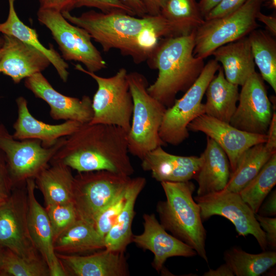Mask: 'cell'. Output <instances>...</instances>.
Here are the masks:
<instances>
[{
  "instance_id": "cell-1",
  "label": "cell",
  "mask_w": 276,
  "mask_h": 276,
  "mask_svg": "<svg viewBox=\"0 0 276 276\" xmlns=\"http://www.w3.org/2000/svg\"><path fill=\"white\" fill-rule=\"evenodd\" d=\"M127 134L117 126L82 124L51 159L80 172L106 170L130 176L134 170L129 156Z\"/></svg>"
},
{
  "instance_id": "cell-34",
  "label": "cell",
  "mask_w": 276,
  "mask_h": 276,
  "mask_svg": "<svg viewBox=\"0 0 276 276\" xmlns=\"http://www.w3.org/2000/svg\"><path fill=\"white\" fill-rule=\"evenodd\" d=\"M276 183V153L239 193L255 214Z\"/></svg>"
},
{
  "instance_id": "cell-50",
  "label": "cell",
  "mask_w": 276,
  "mask_h": 276,
  "mask_svg": "<svg viewBox=\"0 0 276 276\" xmlns=\"http://www.w3.org/2000/svg\"><path fill=\"white\" fill-rule=\"evenodd\" d=\"M269 9H275L276 0H265L263 4Z\"/></svg>"
},
{
  "instance_id": "cell-36",
  "label": "cell",
  "mask_w": 276,
  "mask_h": 276,
  "mask_svg": "<svg viewBox=\"0 0 276 276\" xmlns=\"http://www.w3.org/2000/svg\"><path fill=\"white\" fill-rule=\"evenodd\" d=\"M53 233V242L78 219L73 203L45 205Z\"/></svg>"
},
{
  "instance_id": "cell-26",
  "label": "cell",
  "mask_w": 276,
  "mask_h": 276,
  "mask_svg": "<svg viewBox=\"0 0 276 276\" xmlns=\"http://www.w3.org/2000/svg\"><path fill=\"white\" fill-rule=\"evenodd\" d=\"M16 0H8L9 13L7 20L0 23V32L4 35L11 36L44 54L56 69L61 80L67 81L69 73L68 64L54 49L52 44L47 48L39 41L38 34L34 29L26 25L19 19L14 8Z\"/></svg>"
},
{
  "instance_id": "cell-48",
  "label": "cell",
  "mask_w": 276,
  "mask_h": 276,
  "mask_svg": "<svg viewBox=\"0 0 276 276\" xmlns=\"http://www.w3.org/2000/svg\"><path fill=\"white\" fill-rule=\"evenodd\" d=\"M204 276H234L231 267L226 263L220 265L216 269H210L204 272Z\"/></svg>"
},
{
  "instance_id": "cell-28",
  "label": "cell",
  "mask_w": 276,
  "mask_h": 276,
  "mask_svg": "<svg viewBox=\"0 0 276 276\" xmlns=\"http://www.w3.org/2000/svg\"><path fill=\"white\" fill-rule=\"evenodd\" d=\"M217 72L205 93L204 114L229 123L239 100V86L226 80L222 67Z\"/></svg>"
},
{
  "instance_id": "cell-4",
  "label": "cell",
  "mask_w": 276,
  "mask_h": 276,
  "mask_svg": "<svg viewBox=\"0 0 276 276\" xmlns=\"http://www.w3.org/2000/svg\"><path fill=\"white\" fill-rule=\"evenodd\" d=\"M160 183L166 199L159 201L157 204L160 223L208 263L205 249L206 232L202 224L199 206L193 198L195 186L190 180Z\"/></svg>"
},
{
  "instance_id": "cell-13",
  "label": "cell",
  "mask_w": 276,
  "mask_h": 276,
  "mask_svg": "<svg viewBox=\"0 0 276 276\" xmlns=\"http://www.w3.org/2000/svg\"><path fill=\"white\" fill-rule=\"evenodd\" d=\"M202 220L218 215L229 220L235 226L238 236H254L261 249L267 248L266 236L255 214L239 193L223 190L202 196H195Z\"/></svg>"
},
{
  "instance_id": "cell-22",
  "label": "cell",
  "mask_w": 276,
  "mask_h": 276,
  "mask_svg": "<svg viewBox=\"0 0 276 276\" xmlns=\"http://www.w3.org/2000/svg\"><path fill=\"white\" fill-rule=\"evenodd\" d=\"M6 50L0 59V73L11 78L15 83L41 73L51 64L37 49L11 36L4 35Z\"/></svg>"
},
{
  "instance_id": "cell-47",
  "label": "cell",
  "mask_w": 276,
  "mask_h": 276,
  "mask_svg": "<svg viewBox=\"0 0 276 276\" xmlns=\"http://www.w3.org/2000/svg\"><path fill=\"white\" fill-rule=\"evenodd\" d=\"M122 3L129 8L135 15L142 17L146 15V10L141 0H120Z\"/></svg>"
},
{
  "instance_id": "cell-12",
  "label": "cell",
  "mask_w": 276,
  "mask_h": 276,
  "mask_svg": "<svg viewBox=\"0 0 276 276\" xmlns=\"http://www.w3.org/2000/svg\"><path fill=\"white\" fill-rule=\"evenodd\" d=\"M26 184L18 186L16 191L0 204V246L25 259L43 260L29 229Z\"/></svg>"
},
{
  "instance_id": "cell-6",
  "label": "cell",
  "mask_w": 276,
  "mask_h": 276,
  "mask_svg": "<svg viewBox=\"0 0 276 276\" xmlns=\"http://www.w3.org/2000/svg\"><path fill=\"white\" fill-rule=\"evenodd\" d=\"M75 69L96 82L98 88L92 100L93 116L88 123L115 125L128 132L133 110V100L127 80V71L122 67L113 76L103 77L84 68L80 64Z\"/></svg>"
},
{
  "instance_id": "cell-54",
  "label": "cell",
  "mask_w": 276,
  "mask_h": 276,
  "mask_svg": "<svg viewBox=\"0 0 276 276\" xmlns=\"http://www.w3.org/2000/svg\"><path fill=\"white\" fill-rule=\"evenodd\" d=\"M5 199H0V204L2 203Z\"/></svg>"
},
{
  "instance_id": "cell-29",
  "label": "cell",
  "mask_w": 276,
  "mask_h": 276,
  "mask_svg": "<svg viewBox=\"0 0 276 276\" xmlns=\"http://www.w3.org/2000/svg\"><path fill=\"white\" fill-rule=\"evenodd\" d=\"M56 253L76 255L105 248L104 238L94 225L78 219L54 242Z\"/></svg>"
},
{
  "instance_id": "cell-16",
  "label": "cell",
  "mask_w": 276,
  "mask_h": 276,
  "mask_svg": "<svg viewBox=\"0 0 276 276\" xmlns=\"http://www.w3.org/2000/svg\"><path fill=\"white\" fill-rule=\"evenodd\" d=\"M25 85L37 98L48 103L50 114L55 120L89 123L93 116L92 100L88 96L80 99L65 96L55 89L41 73L26 78Z\"/></svg>"
},
{
  "instance_id": "cell-8",
  "label": "cell",
  "mask_w": 276,
  "mask_h": 276,
  "mask_svg": "<svg viewBox=\"0 0 276 276\" xmlns=\"http://www.w3.org/2000/svg\"><path fill=\"white\" fill-rule=\"evenodd\" d=\"M220 67L214 59L209 60L183 96L167 108L159 131L160 137L165 143L177 146L189 137L188 126L196 118L204 114L202 100Z\"/></svg>"
},
{
  "instance_id": "cell-23",
  "label": "cell",
  "mask_w": 276,
  "mask_h": 276,
  "mask_svg": "<svg viewBox=\"0 0 276 276\" xmlns=\"http://www.w3.org/2000/svg\"><path fill=\"white\" fill-rule=\"evenodd\" d=\"M201 154L203 163L195 178L198 185L197 196L224 190L231 174L226 153L211 138L207 136L206 147Z\"/></svg>"
},
{
  "instance_id": "cell-52",
  "label": "cell",
  "mask_w": 276,
  "mask_h": 276,
  "mask_svg": "<svg viewBox=\"0 0 276 276\" xmlns=\"http://www.w3.org/2000/svg\"><path fill=\"white\" fill-rule=\"evenodd\" d=\"M3 248H3V247L0 246V268H1V264H2V259H3L4 252V250H5V249L3 250L2 249Z\"/></svg>"
},
{
  "instance_id": "cell-24",
  "label": "cell",
  "mask_w": 276,
  "mask_h": 276,
  "mask_svg": "<svg viewBox=\"0 0 276 276\" xmlns=\"http://www.w3.org/2000/svg\"><path fill=\"white\" fill-rule=\"evenodd\" d=\"M211 55L222 64L226 80L238 86H242L256 72V64L247 36L218 47Z\"/></svg>"
},
{
  "instance_id": "cell-49",
  "label": "cell",
  "mask_w": 276,
  "mask_h": 276,
  "mask_svg": "<svg viewBox=\"0 0 276 276\" xmlns=\"http://www.w3.org/2000/svg\"><path fill=\"white\" fill-rule=\"evenodd\" d=\"M223 0H200L198 7L202 15L204 17Z\"/></svg>"
},
{
  "instance_id": "cell-15",
  "label": "cell",
  "mask_w": 276,
  "mask_h": 276,
  "mask_svg": "<svg viewBox=\"0 0 276 276\" xmlns=\"http://www.w3.org/2000/svg\"><path fill=\"white\" fill-rule=\"evenodd\" d=\"M189 131L201 132L215 141L226 153L231 173L236 169L238 162L244 152L256 144L265 143L266 134L252 133L241 130L229 123L202 114L191 122Z\"/></svg>"
},
{
  "instance_id": "cell-43",
  "label": "cell",
  "mask_w": 276,
  "mask_h": 276,
  "mask_svg": "<svg viewBox=\"0 0 276 276\" xmlns=\"http://www.w3.org/2000/svg\"><path fill=\"white\" fill-rule=\"evenodd\" d=\"M260 215L266 217H275L276 215V191L270 194L263 201L258 213Z\"/></svg>"
},
{
  "instance_id": "cell-25",
  "label": "cell",
  "mask_w": 276,
  "mask_h": 276,
  "mask_svg": "<svg viewBox=\"0 0 276 276\" xmlns=\"http://www.w3.org/2000/svg\"><path fill=\"white\" fill-rule=\"evenodd\" d=\"M146 183L143 177L130 179L127 188L125 204L114 224L104 238L105 248L125 252L132 241L131 226L134 216V205L136 198Z\"/></svg>"
},
{
  "instance_id": "cell-45",
  "label": "cell",
  "mask_w": 276,
  "mask_h": 276,
  "mask_svg": "<svg viewBox=\"0 0 276 276\" xmlns=\"http://www.w3.org/2000/svg\"><path fill=\"white\" fill-rule=\"evenodd\" d=\"M142 2L147 15H157L167 0H141Z\"/></svg>"
},
{
  "instance_id": "cell-27",
  "label": "cell",
  "mask_w": 276,
  "mask_h": 276,
  "mask_svg": "<svg viewBox=\"0 0 276 276\" xmlns=\"http://www.w3.org/2000/svg\"><path fill=\"white\" fill-rule=\"evenodd\" d=\"M50 164L34 179L45 205L72 203L74 176L71 168L60 163Z\"/></svg>"
},
{
  "instance_id": "cell-40",
  "label": "cell",
  "mask_w": 276,
  "mask_h": 276,
  "mask_svg": "<svg viewBox=\"0 0 276 276\" xmlns=\"http://www.w3.org/2000/svg\"><path fill=\"white\" fill-rule=\"evenodd\" d=\"M14 187L8 168L5 156L0 150V199H6L11 194Z\"/></svg>"
},
{
  "instance_id": "cell-2",
  "label": "cell",
  "mask_w": 276,
  "mask_h": 276,
  "mask_svg": "<svg viewBox=\"0 0 276 276\" xmlns=\"http://www.w3.org/2000/svg\"><path fill=\"white\" fill-rule=\"evenodd\" d=\"M195 31L160 39L147 60L150 68L158 70L148 91L167 108L173 104L179 92L190 88L205 65L203 59L193 54Z\"/></svg>"
},
{
  "instance_id": "cell-19",
  "label": "cell",
  "mask_w": 276,
  "mask_h": 276,
  "mask_svg": "<svg viewBox=\"0 0 276 276\" xmlns=\"http://www.w3.org/2000/svg\"><path fill=\"white\" fill-rule=\"evenodd\" d=\"M142 168L151 172L159 182H185L195 179L202 165L200 156H180L169 153L159 146L141 160Z\"/></svg>"
},
{
  "instance_id": "cell-53",
  "label": "cell",
  "mask_w": 276,
  "mask_h": 276,
  "mask_svg": "<svg viewBox=\"0 0 276 276\" xmlns=\"http://www.w3.org/2000/svg\"><path fill=\"white\" fill-rule=\"evenodd\" d=\"M4 43V37H0V48H1Z\"/></svg>"
},
{
  "instance_id": "cell-30",
  "label": "cell",
  "mask_w": 276,
  "mask_h": 276,
  "mask_svg": "<svg viewBox=\"0 0 276 276\" xmlns=\"http://www.w3.org/2000/svg\"><path fill=\"white\" fill-rule=\"evenodd\" d=\"M275 153L276 151L270 150L265 143L256 144L247 149L240 156L224 190L239 193Z\"/></svg>"
},
{
  "instance_id": "cell-9",
  "label": "cell",
  "mask_w": 276,
  "mask_h": 276,
  "mask_svg": "<svg viewBox=\"0 0 276 276\" xmlns=\"http://www.w3.org/2000/svg\"><path fill=\"white\" fill-rule=\"evenodd\" d=\"M130 179L106 170L78 173L74 176L72 199L78 219L94 225L97 216Z\"/></svg>"
},
{
  "instance_id": "cell-21",
  "label": "cell",
  "mask_w": 276,
  "mask_h": 276,
  "mask_svg": "<svg viewBox=\"0 0 276 276\" xmlns=\"http://www.w3.org/2000/svg\"><path fill=\"white\" fill-rule=\"evenodd\" d=\"M17 118L13 124V137L18 140L37 139L45 148L51 147L59 140L76 131L81 123L74 121H65L60 124L52 125L37 120L30 112L27 100L19 97L16 100Z\"/></svg>"
},
{
  "instance_id": "cell-51",
  "label": "cell",
  "mask_w": 276,
  "mask_h": 276,
  "mask_svg": "<svg viewBox=\"0 0 276 276\" xmlns=\"http://www.w3.org/2000/svg\"><path fill=\"white\" fill-rule=\"evenodd\" d=\"M6 50V45L4 42L3 45L0 48V59Z\"/></svg>"
},
{
  "instance_id": "cell-11",
  "label": "cell",
  "mask_w": 276,
  "mask_h": 276,
  "mask_svg": "<svg viewBox=\"0 0 276 276\" xmlns=\"http://www.w3.org/2000/svg\"><path fill=\"white\" fill-rule=\"evenodd\" d=\"M65 138L61 137L54 146L45 148L39 140L15 139L0 124V150L5 156L14 186L25 185L27 180L35 179L48 167Z\"/></svg>"
},
{
  "instance_id": "cell-3",
  "label": "cell",
  "mask_w": 276,
  "mask_h": 276,
  "mask_svg": "<svg viewBox=\"0 0 276 276\" xmlns=\"http://www.w3.org/2000/svg\"><path fill=\"white\" fill-rule=\"evenodd\" d=\"M61 13L69 22L85 30L104 52L118 49L122 54L131 56L136 63L138 37L145 29H157L166 31L171 37L176 36L172 25L160 14L135 17L125 13H104L94 10L79 16L67 11Z\"/></svg>"
},
{
  "instance_id": "cell-37",
  "label": "cell",
  "mask_w": 276,
  "mask_h": 276,
  "mask_svg": "<svg viewBox=\"0 0 276 276\" xmlns=\"http://www.w3.org/2000/svg\"><path fill=\"white\" fill-rule=\"evenodd\" d=\"M128 183L129 182L95 220L94 225L103 238H105L114 224L125 204Z\"/></svg>"
},
{
  "instance_id": "cell-44",
  "label": "cell",
  "mask_w": 276,
  "mask_h": 276,
  "mask_svg": "<svg viewBox=\"0 0 276 276\" xmlns=\"http://www.w3.org/2000/svg\"><path fill=\"white\" fill-rule=\"evenodd\" d=\"M267 139L265 143L271 150L276 151V114L273 112L272 119L267 133Z\"/></svg>"
},
{
  "instance_id": "cell-31",
  "label": "cell",
  "mask_w": 276,
  "mask_h": 276,
  "mask_svg": "<svg viewBox=\"0 0 276 276\" xmlns=\"http://www.w3.org/2000/svg\"><path fill=\"white\" fill-rule=\"evenodd\" d=\"M260 75L276 92V41L267 31L255 29L247 36Z\"/></svg>"
},
{
  "instance_id": "cell-42",
  "label": "cell",
  "mask_w": 276,
  "mask_h": 276,
  "mask_svg": "<svg viewBox=\"0 0 276 276\" xmlns=\"http://www.w3.org/2000/svg\"><path fill=\"white\" fill-rule=\"evenodd\" d=\"M39 8L59 11L70 12L76 8L77 0H38Z\"/></svg>"
},
{
  "instance_id": "cell-17",
  "label": "cell",
  "mask_w": 276,
  "mask_h": 276,
  "mask_svg": "<svg viewBox=\"0 0 276 276\" xmlns=\"http://www.w3.org/2000/svg\"><path fill=\"white\" fill-rule=\"evenodd\" d=\"M143 219L144 231L141 234L133 235L132 241L139 247L153 253L152 265L157 272L163 269L170 258H190L197 255L192 247L168 234L154 214H144Z\"/></svg>"
},
{
  "instance_id": "cell-35",
  "label": "cell",
  "mask_w": 276,
  "mask_h": 276,
  "mask_svg": "<svg viewBox=\"0 0 276 276\" xmlns=\"http://www.w3.org/2000/svg\"><path fill=\"white\" fill-rule=\"evenodd\" d=\"M0 275L49 276L50 274L44 260L25 259L10 249L5 248L0 268Z\"/></svg>"
},
{
  "instance_id": "cell-41",
  "label": "cell",
  "mask_w": 276,
  "mask_h": 276,
  "mask_svg": "<svg viewBox=\"0 0 276 276\" xmlns=\"http://www.w3.org/2000/svg\"><path fill=\"white\" fill-rule=\"evenodd\" d=\"M246 0H223L205 17L208 20L225 16L241 6Z\"/></svg>"
},
{
  "instance_id": "cell-46",
  "label": "cell",
  "mask_w": 276,
  "mask_h": 276,
  "mask_svg": "<svg viewBox=\"0 0 276 276\" xmlns=\"http://www.w3.org/2000/svg\"><path fill=\"white\" fill-rule=\"evenodd\" d=\"M256 19L265 25L268 32L273 37L275 36L276 17L275 15H267L262 13L260 11L257 14Z\"/></svg>"
},
{
  "instance_id": "cell-5",
  "label": "cell",
  "mask_w": 276,
  "mask_h": 276,
  "mask_svg": "<svg viewBox=\"0 0 276 276\" xmlns=\"http://www.w3.org/2000/svg\"><path fill=\"white\" fill-rule=\"evenodd\" d=\"M127 78L133 100L128 150L142 160L150 151L167 145L159 134L167 107L148 93V82L143 74L132 72Z\"/></svg>"
},
{
  "instance_id": "cell-33",
  "label": "cell",
  "mask_w": 276,
  "mask_h": 276,
  "mask_svg": "<svg viewBox=\"0 0 276 276\" xmlns=\"http://www.w3.org/2000/svg\"><path fill=\"white\" fill-rule=\"evenodd\" d=\"M160 14L172 25L177 36L191 33L205 20L195 0H167Z\"/></svg>"
},
{
  "instance_id": "cell-10",
  "label": "cell",
  "mask_w": 276,
  "mask_h": 276,
  "mask_svg": "<svg viewBox=\"0 0 276 276\" xmlns=\"http://www.w3.org/2000/svg\"><path fill=\"white\" fill-rule=\"evenodd\" d=\"M37 15L38 21L50 31L64 60L82 63L94 73L106 68V61L85 30L72 24L56 10L39 8Z\"/></svg>"
},
{
  "instance_id": "cell-32",
  "label": "cell",
  "mask_w": 276,
  "mask_h": 276,
  "mask_svg": "<svg viewBox=\"0 0 276 276\" xmlns=\"http://www.w3.org/2000/svg\"><path fill=\"white\" fill-rule=\"evenodd\" d=\"M224 260L235 275L259 276L275 266L276 252L264 250L250 254L233 247L225 251Z\"/></svg>"
},
{
  "instance_id": "cell-39",
  "label": "cell",
  "mask_w": 276,
  "mask_h": 276,
  "mask_svg": "<svg viewBox=\"0 0 276 276\" xmlns=\"http://www.w3.org/2000/svg\"><path fill=\"white\" fill-rule=\"evenodd\" d=\"M260 226L264 232L267 244L273 250L276 249V217H266L256 214Z\"/></svg>"
},
{
  "instance_id": "cell-20",
  "label": "cell",
  "mask_w": 276,
  "mask_h": 276,
  "mask_svg": "<svg viewBox=\"0 0 276 276\" xmlns=\"http://www.w3.org/2000/svg\"><path fill=\"white\" fill-rule=\"evenodd\" d=\"M105 249L86 256L56 253L67 275L127 276L124 252Z\"/></svg>"
},
{
  "instance_id": "cell-38",
  "label": "cell",
  "mask_w": 276,
  "mask_h": 276,
  "mask_svg": "<svg viewBox=\"0 0 276 276\" xmlns=\"http://www.w3.org/2000/svg\"><path fill=\"white\" fill-rule=\"evenodd\" d=\"M82 7L95 8L104 13L121 12L135 16L120 0H77L76 8Z\"/></svg>"
},
{
  "instance_id": "cell-14",
  "label": "cell",
  "mask_w": 276,
  "mask_h": 276,
  "mask_svg": "<svg viewBox=\"0 0 276 276\" xmlns=\"http://www.w3.org/2000/svg\"><path fill=\"white\" fill-rule=\"evenodd\" d=\"M241 86L239 104L229 124L242 131L266 134L273 112L263 79L256 72Z\"/></svg>"
},
{
  "instance_id": "cell-18",
  "label": "cell",
  "mask_w": 276,
  "mask_h": 276,
  "mask_svg": "<svg viewBox=\"0 0 276 276\" xmlns=\"http://www.w3.org/2000/svg\"><path fill=\"white\" fill-rule=\"evenodd\" d=\"M26 187L28 201V226L32 240L47 264L50 276H67L56 255L52 227L47 213L36 198L34 179L27 180Z\"/></svg>"
},
{
  "instance_id": "cell-7",
  "label": "cell",
  "mask_w": 276,
  "mask_h": 276,
  "mask_svg": "<svg viewBox=\"0 0 276 276\" xmlns=\"http://www.w3.org/2000/svg\"><path fill=\"white\" fill-rule=\"evenodd\" d=\"M265 0H246L222 17L204 20L195 31L194 56L204 59L218 47L247 36L257 29V15Z\"/></svg>"
}]
</instances>
